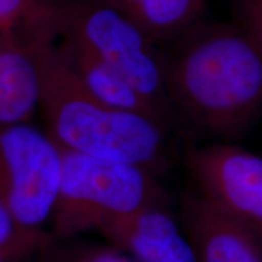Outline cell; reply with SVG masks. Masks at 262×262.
<instances>
[{
	"label": "cell",
	"mask_w": 262,
	"mask_h": 262,
	"mask_svg": "<svg viewBox=\"0 0 262 262\" xmlns=\"http://www.w3.org/2000/svg\"><path fill=\"white\" fill-rule=\"evenodd\" d=\"M164 50L173 116L221 139H238L262 104V49L226 22L191 26Z\"/></svg>",
	"instance_id": "6da1fadb"
},
{
	"label": "cell",
	"mask_w": 262,
	"mask_h": 262,
	"mask_svg": "<svg viewBox=\"0 0 262 262\" xmlns=\"http://www.w3.org/2000/svg\"><path fill=\"white\" fill-rule=\"evenodd\" d=\"M39 107L60 148L141 166L155 173L166 165L169 127L98 101L77 79L57 41L38 51Z\"/></svg>",
	"instance_id": "7a4b0ae2"
},
{
	"label": "cell",
	"mask_w": 262,
	"mask_h": 262,
	"mask_svg": "<svg viewBox=\"0 0 262 262\" xmlns=\"http://www.w3.org/2000/svg\"><path fill=\"white\" fill-rule=\"evenodd\" d=\"M61 149L62 169L51 219V242L68 239L165 195L153 172L141 166Z\"/></svg>",
	"instance_id": "3957f363"
},
{
	"label": "cell",
	"mask_w": 262,
	"mask_h": 262,
	"mask_svg": "<svg viewBox=\"0 0 262 262\" xmlns=\"http://www.w3.org/2000/svg\"><path fill=\"white\" fill-rule=\"evenodd\" d=\"M62 37L93 52L175 120L166 96L164 49L123 12L104 0H71Z\"/></svg>",
	"instance_id": "277c9868"
},
{
	"label": "cell",
	"mask_w": 262,
	"mask_h": 262,
	"mask_svg": "<svg viewBox=\"0 0 262 262\" xmlns=\"http://www.w3.org/2000/svg\"><path fill=\"white\" fill-rule=\"evenodd\" d=\"M61 149L29 123L0 125V202L25 227L44 231L61 179Z\"/></svg>",
	"instance_id": "5b68a950"
},
{
	"label": "cell",
	"mask_w": 262,
	"mask_h": 262,
	"mask_svg": "<svg viewBox=\"0 0 262 262\" xmlns=\"http://www.w3.org/2000/svg\"><path fill=\"white\" fill-rule=\"evenodd\" d=\"M199 196L211 208L262 235V158L242 147L217 143L186 150Z\"/></svg>",
	"instance_id": "8992f818"
},
{
	"label": "cell",
	"mask_w": 262,
	"mask_h": 262,
	"mask_svg": "<svg viewBox=\"0 0 262 262\" xmlns=\"http://www.w3.org/2000/svg\"><path fill=\"white\" fill-rule=\"evenodd\" d=\"M98 231L137 262H195L187 237L164 204L147 205L117 216Z\"/></svg>",
	"instance_id": "52a82bcc"
},
{
	"label": "cell",
	"mask_w": 262,
	"mask_h": 262,
	"mask_svg": "<svg viewBox=\"0 0 262 262\" xmlns=\"http://www.w3.org/2000/svg\"><path fill=\"white\" fill-rule=\"evenodd\" d=\"M182 221L195 262H262L261 235L199 195L185 198Z\"/></svg>",
	"instance_id": "ba28073f"
},
{
	"label": "cell",
	"mask_w": 262,
	"mask_h": 262,
	"mask_svg": "<svg viewBox=\"0 0 262 262\" xmlns=\"http://www.w3.org/2000/svg\"><path fill=\"white\" fill-rule=\"evenodd\" d=\"M45 44L0 34V125L29 123L39 110L38 51Z\"/></svg>",
	"instance_id": "9c48e42d"
},
{
	"label": "cell",
	"mask_w": 262,
	"mask_h": 262,
	"mask_svg": "<svg viewBox=\"0 0 262 262\" xmlns=\"http://www.w3.org/2000/svg\"><path fill=\"white\" fill-rule=\"evenodd\" d=\"M57 44L77 79L98 101L116 110L148 117L168 127L171 125L172 118L149 102L123 77L79 42L62 37Z\"/></svg>",
	"instance_id": "30bf717a"
},
{
	"label": "cell",
	"mask_w": 262,
	"mask_h": 262,
	"mask_svg": "<svg viewBox=\"0 0 262 262\" xmlns=\"http://www.w3.org/2000/svg\"><path fill=\"white\" fill-rule=\"evenodd\" d=\"M146 33L160 48L168 47L201 21L206 0H104Z\"/></svg>",
	"instance_id": "8fae6325"
},
{
	"label": "cell",
	"mask_w": 262,
	"mask_h": 262,
	"mask_svg": "<svg viewBox=\"0 0 262 262\" xmlns=\"http://www.w3.org/2000/svg\"><path fill=\"white\" fill-rule=\"evenodd\" d=\"M71 0H0V34L32 42H55L63 35Z\"/></svg>",
	"instance_id": "7c38bea8"
},
{
	"label": "cell",
	"mask_w": 262,
	"mask_h": 262,
	"mask_svg": "<svg viewBox=\"0 0 262 262\" xmlns=\"http://www.w3.org/2000/svg\"><path fill=\"white\" fill-rule=\"evenodd\" d=\"M50 243V234L25 227L0 202V251L10 262H24Z\"/></svg>",
	"instance_id": "4fadbf2b"
},
{
	"label": "cell",
	"mask_w": 262,
	"mask_h": 262,
	"mask_svg": "<svg viewBox=\"0 0 262 262\" xmlns=\"http://www.w3.org/2000/svg\"><path fill=\"white\" fill-rule=\"evenodd\" d=\"M233 24L262 49V0H233Z\"/></svg>",
	"instance_id": "5bb4252c"
},
{
	"label": "cell",
	"mask_w": 262,
	"mask_h": 262,
	"mask_svg": "<svg viewBox=\"0 0 262 262\" xmlns=\"http://www.w3.org/2000/svg\"><path fill=\"white\" fill-rule=\"evenodd\" d=\"M57 262H137L118 250L104 248H83L72 251Z\"/></svg>",
	"instance_id": "9a60e30c"
},
{
	"label": "cell",
	"mask_w": 262,
	"mask_h": 262,
	"mask_svg": "<svg viewBox=\"0 0 262 262\" xmlns=\"http://www.w3.org/2000/svg\"><path fill=\"white\" fill-rule=\"evenodd\" d=\"M0 262H10V260H9V258H8V257H6V256H5V255L2 253V251H0Z\"/></svg>",
	"instance_id": "2e32d148"
}]
</instances>
